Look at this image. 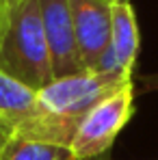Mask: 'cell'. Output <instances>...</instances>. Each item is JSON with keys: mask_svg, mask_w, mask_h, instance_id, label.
I'll return each mask as SVG.
<instances>
[{"mask_svg": "<svg viewBox=\"0 0 158 160\" xmlns=\"http://www.w3.org/2000/svg\"><path fill=\"white\" fill-rule=\"evenodd\" d=\"M128 80H132V76L102 72H80L74 76L54 78L48 87L37 91L35 112L20 134L69 147L84 115L104 95L113 93Z\"/></svg>", "mask_w": 158, "mask_h": 160, "instance_id": "6da1fadb", "label": "cell"}, {"mask_svg": "<svg viewBox=\"0 0 158 160\" xmlns=\"http://www.w3.org/2000/svg\"><path fill=\"white\" fill-rule=\"evenodd\" d=\"M0 72L35 91L54 80L39 0H22L9 7L0 35Z\"/></svg>", "mask_w": 158, "mask_h": 160, "instance_id": "7a4b0ae2", "label": "cell"}, {"mask_svg": "<svg viewBox=\"0 0 158 160\" xmlns=\"http://www.w3.org/2000/svg\"><path fill=\"white\" fill-rule=\"evenodd\" d=\"M134 115V82L128 80L113 93L104 95L80 121L72 141V154L76 160H93L110 156V147L119 132Z\"/></svg>", "mask_w": 158, "mask_h": 160, "instance_id": "3957f363", "label": "cell"}, {"mask_svg": "<svg viewBox=\"0 0 158 160\" xmlns=\"http://www.w3.org/2000/svg\"><path fill=\"white\" fill-rule=\"evenodd\" d=\"M76 48L84 72H95L100 58L110 48L113 7L102 0H67Z\"/></svg>", "mask_w": 158, "mask_h": 160, "instance_id": "277c9868", "label": "cell"}, {"mask_svg": "<svg viewBox=\"0 0 158 160\" xmlns=\"http://www.w3.org/2000/svg\"><path fill=\"white\" fill-rule=\"evenodd\" d=\"M39 9H41V22H43L46 43L50 52L52 76L65 78V76L84 72L78 56V48H76L69 2L67 0H39Z\"/></svg>", "mask_w": 158, "mask_h": 160, "instance_id": "5b68a950", "label": "cell"}, {"mask_svg": "<svg viewBox=\"0 0 158 160\" xmlns=\"http://www.w3.org/2000/svg\"><path fill=\"white\" fill-rule=\"evenodd\" d=\"M37 91L0 72V147L26 126L35 112Z\"/></svg>", "mask_w": 158, "mask_h": 160, "instance_id": "8992f818", "label": "cell"}, {"mask_svg": "<svg viewBox=\"0 0 158 160\" xmlns=\"http://www.w3.org/2000/svg\"><path fill=\"white\" fill-rule=\"evenodd\" d=\"M117 69L126 76H132L139 54V26L130 2L113 4V28H110V48Z\"/></svg>", "mask_w": 158, "mask_h": 160, "instance_id": "52a82bcc", "label": "cell"}, {"mask_svg": "<svg viewBox=\"0 0 158 160\" xmlns=\"http://www.w3.org/2000/svg\"><path fill=\"white\" fill-rule=\"evenodd\" d=\"M0 160H76L72 147L15 134L0 147Z\"/></svg>", "mask_w": 158, "mask_h": 160, "instance_id": "ba28073f", "label": "cell"}, {"mask_svg": "<svg viewBox=\"0 0 158 160\" xmlns=\"http://www.w3.org/2000/svg\"><path fill=\"white\" fill-rule=\"evenodd\" d=\"M7 13H9V7L4 0H0V35H2V28H4V22H7Z\"/></svg>", "mask_w": 158, "mask_h": 160, "instance_id": "9c48e42d", "label": "cell"}, {"mask_svg": "<svg viewBox=\"0 0 158 160\" xmlns=\"http://www.w3.org/2000/svg\"><path fill=\"white\" fill-rule=\"evenodd\" d=\"M143 82H145L147 91H156V89H158V74H154V76H147V78H143Z\"/></svg>", "mask_w": 158, "mask_h": 160, "instance_id": "30bf717a", "label": "cell"}, {"mask_svg": "<svg viewBox=\"0 0 158 160\" xmlns=\"http://www.w3.org/2000/svg\"><path fill=\"white\" fill-rule=\"evenodd\" d=\"M102 2H106V4H126V2H130V0H102Z\"/></svg>", "mask_w": 158, "mask_h": 160, "instance_id": "8fae6325", "label": "cell"}, {"mask_svg": "<svg viewBox=\"0 0 158 160\" xmlns=\"http://www.w3.org/2000/svg\"><path fill=\"white\" fill-rule=\"evenodd\" d=\"M4 2H7V7H15V4L22 2V0H4Z\"/></svg>", "mask_w": 158, "mask_h": 160, "instance_id": "7c38bea8", "label": "cell"}, {"mask_svg": "<svg viewBox=\"0 0 158 160\" xmlns=\"http://www.w3.org/2000/svg\"><path fill=\"white\" fill-rule=\"evenodd\" d=\"M106 158H110V156H100V158H93V160H106Z\"/></svg>", "mask_w": 158, "mask_h": 160, "instance_id": "4fadbf2b", "label": "cell"}, {"mask_svg": "<svg viewBox=\"0 0 158 160\" xmlns=\"http://www.w3.org/2000/svg\"><path fill=\"white\" fill-rule=\"evenodd\" d=\"M106 160H110V158H106ZM156 160H158V158H156Z\"/></svg>", "mask_w": 158, "mask_h": 160, "instance_id": "5bb4252c", "label": "cell"}]
</instances>
